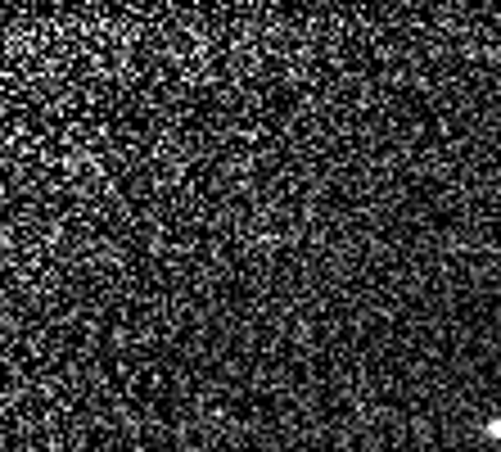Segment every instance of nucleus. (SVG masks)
Listing matches in <instances>:
<instances>
[{
	"mask_svg": "<svg viewBox=\"0 0 501 452\" xmlns=\"http://www.w3.org/2000/svg\"><path fill=\"white\" fill-rule=\"evenodd\" d=\"M488 434H492V439H501V421H488Z\"/></svg>",
	"mask_w": 501,
	"mask_h": 452,
	"instance_id": "obj_1",
	"label": "nucleus"
}]
</instances>
